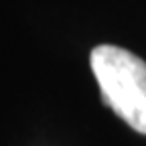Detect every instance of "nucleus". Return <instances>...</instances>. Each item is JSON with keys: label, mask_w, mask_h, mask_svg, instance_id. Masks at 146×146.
<instances>
[{"label": "nucleus", "mask_w": 146, "mask_h": 146, "mask_svg": "<svg viewBox=\"0 0 146 146\" xmlns=\"http://www.w3.org/2000/svg\"><path fill=\"white\" fill-rule=\"evenodd\" d=\"M102 100L132 130L146 134V61L116 45H98L89 55Z\"/></svg>", "instance_id": "obj_1"}]
</instances>
